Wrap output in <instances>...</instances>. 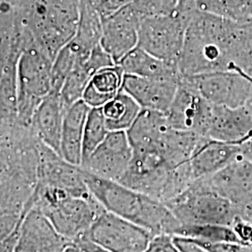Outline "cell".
Listing matches in <instances>:
<instances>
[{
    "instance_id": "1",
    "label": "cell",
    "mask_w": 252,
    "mask_h": 252,
    "mask_svg": "<svg viewBox=\"0 0 252 252\" xmlns=\"http://www.w3.org/2000/svg\"><path fill=\"white\" fill-rule=\"evenodd\" d=\"M236 25L208 12H189L178 61L181 77L228 70L247 72L252 63L240 49Z\"/></svg>"
},
{
    "instance_id": "2",
    "label": "cell",
    "mask_w": 252,
    "mask_h": 252,
    "mask_svg": "<svg viewBox=\"0 0 252 252\" xmlns=\"http://www.w3.org/2000/svg\"><path fill=\"white\" fill-rule=\"evenodd\" d=\"M39 142L34 135H1V240L22 224L33 207L38 182Z\"/></svg>"
},
{
    "instance_id": "3",
    "label": "cell",
    "mask_w": 252,
    "mask_h": 252,
    "mask_svg": "<svg viewBox=\"0 0 252 252\" xmlns=\"http://www.w3.org/2000/svg\"><path fill=\"white\" fill-rule=\"evenodd\" d=\"M85 181L105 209L141 226L153 235L175 234L180 221L163 203L117 181L104 180L84 170Z\"/></svg>"
},
{
    "instance_id": "4",
    "label": "cell",
    "mask_w": 252,
    "mask_h": 252,
    "mask_svg": "<svg viewBox=\"0 0 252 252\" xmlns=\"http://www.w3.org/2000/svg\"><path fill=\"white\" fill-rule=\"evenodd\" d=\"M133 158L120 183L164 205L193 182L189 162L173 167L156 150L133 151Z\"/></svg>"
},
{
    "instance_id": "5",
    "label": "cell",
    "mask_w": 252,
    "mask_h": 252,
    "mask_svg": "<svg viewBox=\"0 0 252 252\" xmlns=\"http://www.w3.org/2000/svg\"><path fill=\"white\" fill-rule=\"evenodd\" d=\"M165 206L181 224L231 226L238 216L234 204L209 189L202 179L194 180Z\"/></svg>"
},
{
    "instance_id": "6",
    "label": "cell",
    "mask_w": 252,
    "mask_h": 252,
    "mask_svg": "<svg viewBox=\"0 0 252 252\" xmlns=\"http://www.w3.org/2000/svg\"><path fill=\"white\" fill-rule=\"evenodd\" d=\"M54 60L36 46L27 48L17 63V116L25 126L41 101L52 93Z\"/></svg>"
},
{
    "instance_id": "7",
    "label": "cell",
    "mask_w": 252,
    "mask_h": 252,
    "mask_svg": "<svg viewBox=\"0 0 252 252\" xmlns=\"http://www.w3.org/2000/svg\"><path fill=\"white\" fill-rule=\"evenodd\" d=\"M189 13L141 20L138 47L168 63L178 64L184 43Z\"/></svg>"
},
{
    "instance_id": "8",
    "label": "cell",
    "mask_w": 252,
    "mask_h": 252,
    "mask_svg": "<svg viewBox=\"0 0 252 252\" xmlns=\"http://www.w3.org/2000/svg\"><path fill=\"white\" fill-rule=\"evenodd\" d=\"M57 232L70 241H76L94 225L107 210L91 192L87 195H68L39 210Z\"/></svg>"
},
{
    "instance_id": "9",
    "label": "cell",
    "mask_w": 252,
    "mask_h": 252,
    "mask_svg": "<svg viewBox=\"0 0 252 252\" xmlns=\"http://www.w3.org/2000/svg\"><path fill=\"white\" fill-rule=\"evenodd\" d=\"M183 78L212 106L242 108L252 96V79L246 73L228 70Z\"/></svg>"
},
{
    "instance_id": "10",
    "label": "cell",
    "mask_w": 252,
    "mask_h": 252,
    "mask_svg": "<svg viewBox=\"0 0 252 252\" xmlns=\"http://www.w3.org/2000/svg\"><path fill=\"white\" fill-rule=\"evenodd\" d=\"M111 252H144L153 234L141 226L104 212L85 234Z\"/></svg>"
},
{
    "instance_id": "11",
    "label": "cell",
    "mask_w": 252,
    "mask_h": 252,
    "mask_svg": "<svg viewBox=\"0 0 252 252\" xmlns=\"http://www.w3.org/2000/svg\"><path fill=\"white\" fill-rule=\"evenodd\" d=\"M133 153L126 131H109L103 142L81 162V167L101 179L119 182L132 161Z\"/></svg>"
},
{
    "instance_id": "12",
    "label": "cell",
    "mask_w": 252,
    "mask_h": 252,
    "mask_svg": "<svg viewBox=\"0 0 252 252\" xmlns=\"http://www.w3.org/2000/svg\"><path fill=\"white\" fill-rule=\"evenodd\" d=\"M212 108L198 91L181 77L176 95L165 114L174 129L205 136Z\"/></svg>"
},
{
    "instance_id": "13",
    "label": "cell",
    "mask_w": 252,
    "mask_h": 252,
    "mask_svg": "<svg viewBox=\"0 0 252 252\" xmlns=\"http://www.w3.org/2000/svg\"><path fill=\"white\" fill-rule=\"evenodd\" d=\"M38 156L37 184L62 189L76 196L91 193L81 166L65 161L41 141L38 144Z\"/></svg>"
},
{
    "instance_id": "14",
    "label": "cell",
    "mask_w": 252,
    "mask_h": 252,
    "mask_svg": "<svg viewBox=\"0 0 252 252\" xmlns=\"http://www.w3.org/2000/svg\"><path fill=\"white\" fill-rule=\"evenodd\" d=\"M202 180L209 189L236 207L252 205V159L241 156L214 175Z\"/></svg>"
},
{
    "instance_id": "15",
    "label": "cell",
    "mask_w": 252,
    "mask_h": 252,
    "mask_svg": "<svg viewBox=\"0 0 252 252\" xmlns=\"http://www.w3.org/2000/svg\"><path fill=\"white\" fill-rule=\"evenodd\" d=\"M180 75L142 78L125 75L123 90L132 96L142 109L166 113L180 85Z\"/></svg>"
},
{
    "instance_id": "16",
    "label": "cell",
    "mask_w": 252,
    "mask_h": 252,
    "mask_svg": "<svg viewBox=\"0 0 252 252\" xmlns=\"http://www.w3.org/2000/svg\"><path fill=\"white\" fill-rule=\"evenodd\" d=\"M71 241L54 228L38 209L32 208L24 219L15 251L18 252H63Z\"/></svg>"
},
{
    "instance_id": "17",
    "label": "cell",
    "mask_w": 252,
    "mask_h": 252,
    "mask_svg": "<svg viewBox=\"0 0 252 252\" xmlns=\"http://www.w3.org/2000/svg\"><path fill=\"white\" fill-rule=\"evenodd\" d=\"M246 156L245 145L229 143L202 136L189 158L193 180L210 177L237 158Z\"/></svg>"
},
{
    "instance_id": "18",
    "label": "cell",
    "mask_w": 252,
    "mask_h": 252,
    "mask_svg": "<svg viewBox=\"0 0 252 252\" xmlns=\"http://www.w3.org/2000/svg\"><path fill=\"white\" fill-rule=\"evenodd\" d=\"M205 137L235 144L252 141V114L245 107L231 108L213 106Z\"/></svg>"
},
{
    "instance_id": "19",
    "label": "cell",
    "mask_w": 252,
    "mask_h": 252,
    "mask_svg": "<svg viewBox=\"0 0 252 252\" xmlns=\"http://www.w3.org/2000/svg\"><path fill=\"white\" fill-rule=\"evenodd\" d=\"M140 22L134 13L125 11L102 24L100 45L116 64L138 46Z\"/></svg>"
},
{
    "instance_id": "20",
    "label": "cell",
    "mask_w": 252,
    "mask_h": 252,
    "mask_svg": "<svg viewBox=\"0 0 252 252\" xmlns=\"http://www.w3.org/2000/svg\"><path fill=\"white\" fill-rule=\"evenodd\" d=\"M66 109L61 94L52 92L38 105L31 120V127L38 139L59 155Z\"/></svg>"
},
{
    "instance_id": "21",
    "label": "cell",
    "mask_w": 252,
    "mask_h": 252,
    "mask_svg": "<svg viewBox=\"0 0 252 252\" xmlns=\"http://www.w3.org/2000/svg\"><path fill=\"white\" fill-rule=\"evenodd\" d=\"M114 64L116 63L102 46L94 48L89 56L76 64L64 81L60 94L65 108H68L77 101L82 99L83 93L95 73Z\"/></svg>"
},
{
    "instance_id": "22",
    "label": "cell",
    "mask_w": 252,
    "mask_h": 252,
    "mask_svg": "<svg viewBox=\"0 0 252 252\" xmlns=\"http://www.w3.org/2000/svg\"><path fill=\"white\" fill-rule=\"evenodd\" d=\"M91 108L81 99L66 109L61 136V156L67 162L81 166L83 136Z\"/></svg>"
},
{
    "instance_id": "23",
    "label": "cell",
    "mask_w": 252,
    "mask_h": 252,
    "mask_svg": "<svg viewBox=\"0 0 252 252\" xmlns=\"http://www.w3.org/2000/svg\"><path fill=\"white\" fill-rule=\"evenodd\" d=\"M170 127L166 114L142 109L135 123L126 132L133 151L156 150L162 135Z\"/></svg>"
},
{
    "instance_id": "24",
    "label": "cell",
    "mask_w": 252,
    "mask_h": 252,
    "mask_svg": "<svg viewBox=\"0 0 252 252\" xmlns=\"http://www.w3.org/2000/svg\"><path fill=\"white\" fill-rule=\"evenodd\" d=\"M125 75L119 64L100 69L92 77L82 100L91 108H102L123 90Z\"/></svg>"
},
{
    "instance_id": "25",
    "label": "cell",
    "mask_w": 252,
    "mask_h": 252,
    "mask_svg": "<svg viewBox=\"0 0 252 252\" xmlns=\"http://www.w3.org/2000/svg\"><path fill=\"white\" fill-rule=\"evenodd\" d=\"M117 64L122 67L126 75L142 78L180 75L178 64L161 60L138 46L126 54Z\"/></svg>"
},
{
    "instance_id": "26",
    "label": "cell",
    "mask_w": 252,
    "mask_h": 252,
    "mask_svg": "<svg viewBox=\"0 0 252 252\" xmlns=\"http://www.w3.org/2000/svg\"><path fill=\"white\" fill-rule=\"evenodd\" d=\"M101 109L109 131H127L142 110L137 102L124 90Z\"/></svg>"
},
{
    "instance_id": "27",
    "label": "cell",
    "mask_w": 252,
    "mask_h": 252,
    "mask_svg": "<svg viewBox=\"0 0 252 252\" xmlns=\"http://www.w3.org/2000/svg\"><path fill=\"white\" fill-rule=\"evenodd\" d=\"M196 10L243 22L252 19V0H196Z\"/></svg>"
},
{
    "instance_id": "28",
    "label": "cell",
    "mask_w": 252,
    "mask_h": 252,
    "mask_svg": "<svg viewBox=\"0 0 252 252\" xmlns=\"http://www.w3.org/2000/svg\"><path fill=\"white\" fill-rule=\"evenodd\" d=\"M174 235L208 242H239L232 226L180 224Z\"/></svg>"
},
{
    "instance_id": "29",
    "label": "cell",
    "mask_w": 252,
    "mask_h": 252,
    "mask_svg": "<svg viewBox=\"0 0 252 252\" xmlns=\"http://www.w3.org/2000/svg\"><path fill=\"white\" fill-rule=\"evenodd\" d=\"M108 133L109 130L101 108H91L84 128L82 162L103 142Z\"/></svg>"
},
{
    "instance_id": "30",
    "label": "cell",
    "mask_w": 252,
    "mask_h": 252,
    "mask_svg": "<svg viewBox=\"0 0 252 252\" xmlns=\"http://www.w3.org/2000/svg\"><path fill=\"white\" fill-rule=\"evenodd\" d=\"M207 252H252V245H245L239 242H208L189 238Z\"/></svg>"
},
{
    "instance_id": "31",
    "label": "cell",
    "mask_w": 252,
    "mask_h": 252,
    "mask_svg": "<svg viewBox=\"0 0 252 252\" xmlns=\"http://www.w3.org/2000/svg\"><path fill=\"white\" fill-rule=\"evenodd\" d=\"M237 38L245 57L252 63V19L236 22Z\"/></svg>"
},
{
    "instance_id": "32",
    "label": "cell",
    "mask_w": 252,
    "mask_h": 252,
    "mask_svg": "<svg viewBox=\"0 0 252 252\" xmlns=\"http://www.w3.org/2000/svg\"><path fill=\"white\" fill-rule=\"evenodd\" d=\"M144 252H181L173 234H155L150 240Z\"/></svg>"
},
{
    "instance_id": "33",
    "label": "cell",
    "mask_w": 252,
    "mask_h": 252,
    "mask_svg": "<svg viewBox=\"0 0 252 252\" xmlns=\"http://www.w3.org/2000/svg\"><path fill=\"white\" fill-rule=\"evenodd\" d=\"M232 228L240 243L252 245V221L247 218L238 216L235 218Z\"/></svg>"
},
{
    "instance_id": "34",
    "label": "cell",
    "mask_w": 252,
    "mask_h": 252,
    "mask_svg": "<svg viewBox=\"0 0 252 252\" xmlns=\"http://www.w3.org/2000/svg\"><path fill=\"white\" fill-rule=\"evenodd\" d=\"M73 242L77 244L83 252H111L106 248H104L103 246L91 240L90 238H88L86 235L81 236L79 239Z\"/></svg>"
},
{
    "instance_id": "35",
    "label": "cell",
    "mask_w": 252,
    "mask_h": 252,
    "mask_svg": "<svg viewBox=\"0 0 252 252\" xmlns=\"http://www.w3.org/2000/svg\"><path fill=\"white\" fill-rule=\"evenodd\" d=\"M63 252H82V250H81V248L77 245V244L75 243V242H73L71 241L70 243L68 244L67 246H66V248L64 249V251Z\"/></svg>"
},
{
    "instance_id": "36",
    "label": "cell",
    "mask_w": 252,
    "mask_h": 252,
    "mask_svg": "<svg viewBox=\"0 0 252 252\" xmlns=\"http://www.w3.org/2000/svg\"><path fill=\"white\" fill-rule=\"evenodd\" d=\"M246 209L248 210V214H250V215H246V218L252 221V205L249 207H247Z\"/></svg>"
},
{
    "instance_id": "37",
    "label": "cell",
    "mask_w": 252,
    "mask_h": 252,
    "mask_svg": "<svg viewBox=\"0 0 252 252\" xmlns=\"http://www.w3.org/2000/svg\"><path fill=\"white\" fill-rule=\"evenodd\" d=\"M246 108H248V109L251 111V113L252 114V96L251 97V99L249 100V102L247 103V105H246Z\"/></svg>"
},
{
    "instance_id": "38",
    "label": "cell",
    "mask_w": 252,
    "mask_h": 252,
    "mask_svg": "<svg viewBox=\"0 0 252 252\" xmlns=\"http://www.w3.org/2000/svg\"><path fill=\"white\" fill-rule=\"evenodd\" d=\"M247 75H249L251 78L252 79V63H251V65L249 66V68H248V70H247V72H246Z\"/></svg>"
},
{
    "instance_id": "39",
    "label": "cell",
    "mask_w": 252,
    "mask_h": 252,
    "mask_svg": "<svg viewBox=\"0 0 252 252\" xmlns=\"http://www.w3.org/2000/svg\"><path fill=\"white\" fill-rule=\"evenodd\" d=\"M14 252H16V251H14Z\"/></svg>"
}]
</instances>
